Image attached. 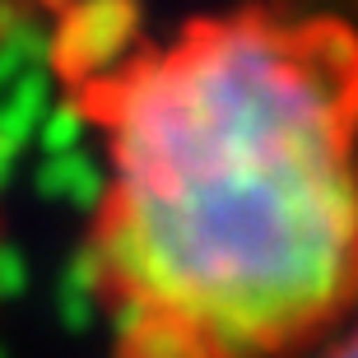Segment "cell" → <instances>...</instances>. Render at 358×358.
I'll return each instance as SVG.
<instances>
[{"mask_svg": "<svg viewBox=\"0 0 358 358\" xmlns=\"http://www.w3.org/2000/svg\"><path fill=\"white\" fill-rule=\"evenodd\" d=\"M321 358H358V326L354 331H340L335 340H326Z\"/></svg>", "mask_w": 358, "mask_h": 358, "instance_id": "2", "label": "cell"}, {"mask_svg": "<svg viewBox=\"0 0 358 358\" xmlns=\"http://www.w3.org/2000/svg\"><path fill=\"white\" fill-rule=\"evenodd\" d=\"M112 358H298L358 307V33L200 14L84 75Z\"/></svg>", "mask_w": 358, "mask_h": 358, "instance_id": "1", "label": "cell"}]
</instances>
